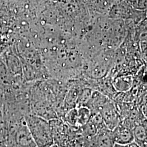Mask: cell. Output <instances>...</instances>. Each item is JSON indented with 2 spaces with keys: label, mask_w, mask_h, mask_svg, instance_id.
<instances>
[{
  "label": "cell",
  "mask_w": 147,
  "mask_h": 147,
  "mask_svg": "<svg viewBox=\"0 0 147 147\" xmlns=\"http://www.w3.org/2000/svg\"><path fill=\"white\" fill-rule=\"evenodd\" d=\"M25 122L38 147H50L54 145L49 121L30 113L25 116Z\"/></svg>",
  "instance_id": "1"
},
{
  "label": "cell",
  "mask_w": 147,
  "mask_h": 147,
  "mask_svg": "<svg viewBox=\"0 0 147 147\" xmlns=\"http://www.w3.org/2000/svg\"><path fill=\"white\" fill-rule=\"evenodd\" d=\"M7 147H37L26 122L13 134L7 136Z\"/></svg>",
  "instance_id": "2"
},
{
  "label": "cell",
  "mask_w": 147,
  "mask_h": 147,
  "mask_svg": "<svg viewBox=\"0 0 147 147\" xmlns=\"http://www.w3.org/2000/svg\"><path fill=\"white\" fill-rule=\"evenodd\" d=\"M53 133L54 144L57 147H65L71 131L69 126L61 118H56L49 121Z\"/></svg>",
  "instance_id": "3"
},
{
  "label": "cell",
  "mask_w": 147,
  "mask_h": 147,
  "mask_svg": "<svg viewBox=\"0 0 147 147\" xmlns=\"http://www.w3.org/2000/svg\"><path fill=\"white\" fill-rule=\"evenodd\" d=\"M106 126L113 130L121 121L120 114L116 105L110 101L104 105L99 110Z\"/></svg>",
  "instance_id": "4"
},
{
  "label": "cell",
  "mask_w": 147,
  "mask_h": 147,
  "mask_svg": "<svg viewBox=\"0 0 147 147\" xmlns=\"http://www.w3.org/2000/svg\"><path fill=\"white\" fill-rule=\"evenodd\" d=\"M113 138L116 144H126L134 142L133 128L128 125L123 121L112 130Z\"/></svg>",
  "instance_id": "5"
},
{
  "label": "cell",
  "mask_w": 147,
  "mask_h": 147,
  "mask_svg": "<svg viewBox=\"0 0 147 147\" xmlns=\"http://www.w3.org/2000/svg\"><path fill=\"white\" fill-rule=\"evenodd\" d=\"M92 147H113L115 142L112 131L106 126L98 130V133L92 140Z\"/></svg>",
  "instance_id": "6"
},
{
  "label": "cell",
  "mask_w": 147,
  "mask_h": 147,
  "mask_svg": "<svg viewBox=\"0 0 147 147\" xmlns=\"http://www.w3.org/2000/svg\"><path fill=\"white\" fill-rule=\"evenodd\" d=\"M110 99L98 90H93L89 101L86 105L91 113L99 112L100 109L110 101Z\"/></svg>",
  "instance_id": "7"
},
{
  "label": "cell",
  "mask_w": 147,
  "mask_h": 147,
  "mask_svg": "<svg viewBox=\"0 0 147 147\" xmlns=\"http://www.w3.org/2000/svg\"><path fill=\"white\" fill-rule=\"evenodd\" d=\"M134 83L131 75H123L116 77L112 81V84L117 92L124 93L131 89Z\"/></svg>",
  "instance_id": "8"
},
{
  "label": "cell",
  "mask_w": 147,
  "mask_h": 147,
  "mask_svg": "<svg viewBox=\"0 0 147 147\" xmlns=\"http://www.w3.org/2000/svg\"><path fill=\"white\" fill-rule=\"evenodd\" d=\"M133 135L134 142L140 147H147V131L141 123L134 126Z\"/></svg>",
  "instance_id": "9"
},
{
  "label": "cell",
  "mask_w": 147,
  "mask_h": 147,
  "mask_svg": "<svg viewBox=\"0 0 147 147\" xmlns=\"http://www.w3.org/2000/svg\"><path fill=\"white\" fill-rule=\"evenodd\" d=\"M78 109L77 126L82 127L86 124L90 118L91 111L86 106H81Z\"/></svg>",
  "instance_id": "10"
},
{
  "label": "cell",
  "mask_w": 147,
  "mask_h": 147,
  "mask_svg": "<svg viewBox=\"0 0 147 147\" xmlns=\"http://www.w3.org/2000/svg\"><path fill=\"white\" fill-rule=\"evenodd\" d=\"M93 90L89 87H83L81 89L76 101V108L86 106L91 96Z\"/></svg>",
  "instance_id": "11"
},
{
  "label": "cell",
  "mask_w": 147,
  "mask_h": 147,
  "mask_svg": "<svg viewBox=\"0 0 147 147\" xmlns=\"http://www.w3.org/2000/svg\"><path fill=\"white\" fill-rule=\"evenodd\" d=\"M61 119L69 126H77L78 109L75 107L67 111Z\"/></svg>",
  "instance_id": "12"
},
{
  "label": "cell",
  "mask_w": 147,
  "mask_h": 147,
  "mask_svg": "<svg viewBox=\"0 0 147 147\" xmlns=\"http://www.w3.org/2000/svg\"><path fill=\"white\" fill-rule=\"evenodd\" d=\"M140 111L144 118L147 119V95L144 96L142 100L140 106Z\"/></svg>",
  "instance_id": "13"
},
{
  "label": "cell",
  "mask_w": 147,
  "mask_h": 147,
  "mask_svg": "<svg viewBox=\"0 0 147 147\" xmlns=\"http://www.w3.org/2000/svg\"><path fill=\"white\" fill-rule=\"evenodd\" d=\"M117 144L118 145V147H140L138 144H137L135 142H132L126 144Z\"/></svg>",
  "instance_id": "14"
},
{
  "label": "cell",
  "mask_w": 147,
  "mask_h": 147,
  "mask_svg": "<svg viewBox=\"0 0 147 147\" xmlns=\"http://www.w3.org/2000/svg\"><path fill=\"white\" fill-rule=\"evenodd\" d=\"M0 147H7L6 140L0 141Z\"/></svg>",
  "instance_id": "15"
},
{
  "label": "cell",
  "mask_w": 147,
  "mask_h": 147,
  "mask_svg": "<svg viewBox=\"0 0 147 147\" xmlns=\"http://www.w3.org/2000/svg\"><path fill=\"white\" fill-rule=\"evenodd\" d=\"M142 125L143 126L145 127V129L147 130V119L144 118L143 121H142V123H141Z\"/></svg>",
  "instance_id": "16"
},
{
  "label": "cell",
  "mask_w": 147,
  "mask_h": 147,
  "mask_svg": "<svg viewBox=\"0 0 147 147\" xmlns=\"http://www.w3.org/2000/svg\"><path fill=\"white\" fill-rule=\"evenodd\" d=\"M118 147V145H117V144H115V145L114 146V147Z\"/></svg>",
  "instance_id": "17"
},
{
  "label": "cell",
  "mask_w": 147,
  "mask_h": 147,
  "mask_svg": "<svg viewBox=\"0 0 147 147\" xmlns=\"http://www.w3.org/2000/svg\"><path fill=\"white\" fill-rule=\"evenodd\" d=\"M57 147V146H56V145H55V144H54V145H53V146H51V147Z\"/></svg>",
  "instance_id": "18"
},
{
  "label": "cell",
  "mask_w": 147,
  "mask_h": 147,
  "mask_svg": "<svg viewBox=\"0 0 147 147\" xmlns=\"http://www.w3.org/2000/svg\"><path fill=\"white\" fill-rule=\"evenodd\" d=\"M128 1H137V0H128Z\"/></svg>",
  "instance_id": "19"
}]
</instances>
